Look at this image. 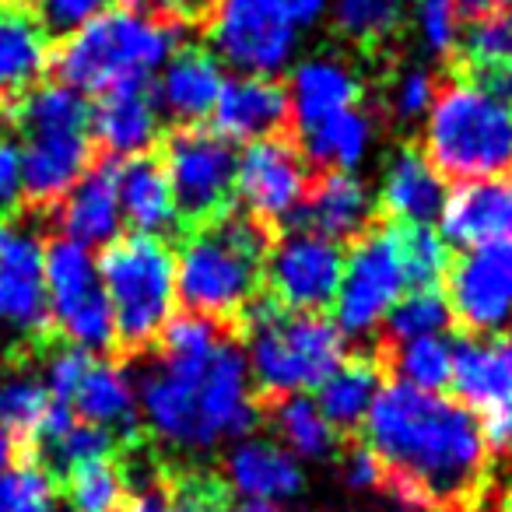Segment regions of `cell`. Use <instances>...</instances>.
<instances>
[{
    "label": "cell",
    "mask_w": 512,
    "mask_h": 512,
    "mask_svg": "<svg viewBox=\"0 0 512 512\" xmlns=\"http://www.w3.org/2000/svg\"><path fill=\"white\" fill-rule=\"evenodd\" d=\"M453 323L449 313L446 292L439 288H414L404 292V299L393 306V313L386 316V334L390 344H407V341H421V337H442Z\"/></svg>",
    "instance_id": "cell-35"
},
{
    "label": "cell",
    "mask_w": 512,
    "mask_h": 512,
    "mask_svg": "<svg viewBox=\"0 0 512 512\" xmlns=\"http://www.w3.org/2000/svg\"><path fill=\"white\" fill-rule=\"evenodd\" d=\"M60 239H71L85 249H106L120 239L123 214L116 190V162H92V169L60 197L57 204Z\"/></svg>",
    "instance_id": "cell-19"
},
{
    "label": "cell",
    "mask_w": 512,
    "mask_h": 512,
    "mask_svg": "<svg viewBox=\"0 0 512 512\" xmlns=\"http://www.w3.org/2000/svg\"><path fill=\"white\" fill-rule=\"evenodd\" d=\"M92 358H95L92 351L71 348V344L50 351V358H46V365H43V383L53 404H64V407L71 404L74 390H78L81 376H85V369L92 365Z\"/></svg>",
    "instance_id": "cell-45"
},
{
    "label": "cell",
    "mask_w": 512,
    "mask_h": 512,
    "mask_svg": "<svg viewBox=\"0 0 512 512\" xmlns=\"http://www.w3.org/2000/svg\"><path fill=\"white\" fill-rule=\"evenodd\" d=\"M99 281L113 309L116 341L144 351L162 337L176 306V260L162 239L120 235L99 256Z\"/></svg>",
    "instance_id": "cell-8"
},
{
    "label": "cell",
    "mask_w": 512,
    "mask_h": 512,
    "mask_svg": "<svg viewBox=\"0 0 512 512\" xmlns=\"http://www.w3.org/2000/svg\"><path fill=\"white\" fill-rule=\"evenodd\" d=\"M225 484L242 502H288L302 491L306 474L288 449L271 439H239L225 456Z\"/></svg>",
    "instance_id": "cell-24"
},
{
    "label": "cell",
    "mask_w": 512,
    "mask_h": 512,
    "mask_svg": "<svg viewBox=\"0 0 512 512\" xmlns=\"http://www.w3.org/2000/svg\"><path fill=\"white\" fill-rule=\"evenodd\" d=\"M242 320L249 379L267 397H306L344 362V334L330 316L253 302Z\"/></svg>",
    "instance_id": "cell-6"
},
{
    "label": "cell",
    "mask_w": 512,
    "mask_h": 512,
    "mask_svg": "<svg viewBox=\"0 0 512 512\" xmlns=\"http://www.w3.org/2000/svg\"><path fill=\"white\" fill-rule=\"evenodd\" d=\"M460 46L474 64L470 71L512 64V18L498 8L481 18H470V29L467 36H460Z\"/></svg>",
    "instance_id": "cell-40"
},
{
    "label": "cell",
    "mask_w": 512,
    "mask_h": 512,
    "mask_svg": "<svg viewBox=\"0 0 512 512\" xmlns=\"http://www.w3.org/2000/svg\"><path fill=\"white\" fill-rule=\"evenodd\" d=\"M267 228L246 214H221L200 225L179 246L176 260V299L186 313L211 323L235 320L256 302L264 281Z\"/></svg>",
    "instance_id": "cell-3"
},
{
    "label": "cell",
    "mask_w": 512,
    "mask_h": 512,
    "mask_svg": "<svg viewBox=\"0 0 512 512\" xmlns=\"http://www.w3.org/2000/svg\"><path fill=\"white\" fill-rule=\"evenodd\" d=\"M288 123V92L278 78H260V74H239L225 78L218 95V106L211 113V130L225 137L228 144L264 141L278 137Z\"/></svg>",
    "instance_id": "cell-20"
},
{
    "label": "cell",
    "mask_w": 512,
    "mask_h": 512,
    "mask_svg": "<svg viewBox=\"0 0 512 512\" xmlns=\"http://www.w3.org/2000/svg\"><path fill=\"white\" fill-rule=\"evenodd\" d=\"M327 0H218L211 43L221 64L239 74L278 78L299 50V32L313 29Z\"/></svg>",
    "instance_id": "cell-9"
},
{
    "label": "cell",
    "mask_w": 512,
    "mask_h": 512,
    "mask_svg": "<svg viewBox=\"0 0 512 512\" xmlns=\"http://www.w3.org/2000/svg\"><path fill=\"white\" fill-rule=\"evenodd\" d=\"M400 256V228H365L344 256L341 288L334 295V323L348 337H369L386 323L407 292Z\"/></svg>",
    "instance_id": "cell-10"
},
{
    "label": "cell",
    "mask_w": 512,
    "mask_h": 512,
    "mask_svg": "<svg viewBox=\"0 0 512 512\" xmlns=\"http://www.w3.org/2000/svg\"><path fill=\"white\" fill-rule=\"evenodd\" d=\"M15 453H18V439L8 432V428L0 425V474H4V470L15 463Z\"/></svg>",
    "instance_id": "cell-52"
},
{
    "label": "cell",
    "mask_w": 512,
    "mask_h": 512,
    "mask_svg": "<svg viewBox=\"0 0 512 512\" xmlns=\"http://www.w3.org/2000/svg\"><path fill=\"white\" fill-rule=\"evenodd\" d=\"M453 351L456 344L442 337H421V341L393 344L390 369L397 372V383L421 393H442L453 383Z\"/></svg>",
    "instance_id": "cell-33"
},
{
    "label": "cell",
    "mask_w": 512,
    "mask_h": 512,
    "mask_svg": "<svg viewBox=\"0 0 512 512\" xmlns=\"http://www.w3.org/2000/svg\"><path fill=\"white\" fill-rule=\"evenodd\" d=\"M179 29L162 15L134 8H109L78 32L64 36L53 67L64 85L81 95H106L116 88H148V81L176 53Z\"/></svg>",
    "instance_id": "cell-4"
},
{
    "label": "cell",
    "mask_w": 512,
    "mask_h": 512,
    "mask_svg": "<svg viewBox=\"0 0 512 512\" xmlns=\"http://www.w3.org/2000/svg\"><path fill=\"white\" fill-rule=\"evenodd\" d=\"M502 512H512V495L505 498V505H502Z\"/></svg>",
    "instance_id": "cell-57"
},
{
    "label": "cell",
    "mask_w": 512,
    "mask_h": 512,
    "mask_svg": "<svg viewBox=\"0 0 512 512\" xmlns=\"http://www.w3.org/2000/svg\"><path fill=\"white\" fill-rule=\"evenodd\" d=\"M285 92H288V116H292L302 134V130L316 127V123L330 120V116L358 109L362 78L341 57L320 53V57H306L292 67V78H288Z\"/></svg>",
    "instance_id": "cell-23"
},
{
    "label": "cell",
    "mask_w": 512,
    "mask_h": 512,
    "mask_svg": "<svg viewBox=\"0 0 512 512\" xmlns=\"http://www.w3.org/2000/svg\"><path fill=\"white\" fill-rule=\"evenodd\" d=\"M372 211L376 204H372V190L365 186V179H358L355 172H323L309 186L295 218H299V228L341 246L344 239H355L369 228Z\"/></svg>",
    "instance_id": "cell-25"
},
{
    "label": "cell",
    "mask_w": 512,
    "mask_h": 512,
    "mask_svg": "<svg viewBox=\"0 0 512 512\" xmlns=\"http://www.w3.org/2000/svg\"><path fill=\"white\" fill-rule=\"evenodd\" d=\"M414 32L428 57H453L460 46V11L456 0H414Z\"/></svg>",
    "instance_id": "cell-42"
},
{
    "label": "cell",
    "mask_w": 512,
    "mask_h": 512,
    "mask_svg": "<svg viewBox=\"0 0 512 512\" xmlns=\"http://www.w3.org/2000/svg\"><path fill=\"white\" fill-rule=\"evenodd\" d=\"M18 127L25 137L18 144L25 197L36 204H60V197L92 169L85 95L64 81L32 88L18 106Z\"/></svg>",
    "instance_id": "cell-7"
},
{
    "label": "cell",
    "mask_w": 512,
    "mask_h": 512,
    "mask_svg": "<svg viewBox=\"0 0 512 512\" xmlns=\"http://www.w3.org/2000/svg\"><path fill=\"white\" fill-rule=\"evenodd\" d=\"M172 512H228V488L225 481L211 474H179L172 484H165Z\"/></svg>",
    "instance_id": "cell-44"
},
{
    "label": "cell",
    "mask_w": 512,
    "mask_h": 512,
    "mask_svg": "<svg viewBox=\"0 0 512 512\" xmlns=\"http://www.w3.org/2000/svg\"><path fill=\"white\" fill-rule=\"evenodd\" d=\"M116 190H120L123 225L134 228V235L162 239L179 225L176 197H172L169 176L158 158L141 155L116 162Z\"/></svg>",
    "instance_id": "cell-28"
},
{
    "label": "cell",
    "mask_w": 512,
    "mask_h": 512,
    "mask_svg": "<svg viewBox=\"0 0 512 512\" xmlns=\"http://www.w3.org/2000/svg\"><path fill=\"white\" fill-rule=\"evenodd\" d=\"M50 393H46L43 376L29 369H8L0 372V425L11 435H36L50 411Z\"/></svg>",
    "instance_id": "cell-34"
},
{
    "label": "cell",
    "mask_w": 512,
    "mask_h": 512,
    "mask_svg": "<svg viewBox=\"0 0 512 512\" xmlns=\"http://www.w3.org/2000/svg\"><path fill=\"white\" fill-rule=\"evenodd\" d=\"M379 390H383L379 365H372L369 358H355V362L344 358V362L320 383V390H316V407H320L323 418L334 425L337 435L355 432V428L365 425Z\"/></svg>",
    "instance_id": "cell-31"
},
{
    "label": "cell",
    "mask_w": 512,
    "mask_h": 512,
    "mask_svg": "<svg viewBox=\"0 0 512 512\" xmlns=\"http://www.w3.org/2000/svg\"><path fill=\"white\" fill-rule=\"evenodd\" d=\"M67 407H71L78 421L106 428L113 435H127L141 421V414H137V383L130 379V372L123 365L99 355L85 369Z\"/></svg>",
    "instance_id": "cell-29"
},
{
    "label": "cell",
    "mask_w": 512,
    "mask_h": 512,
    "mask_svg": "<svg viewBox=\"0 0 512 512\" xmlns=\"http://www.w3.org/2000/svg\"><path fill=\"white\" fill-rule=\"evenodd\" d=\"M439 225L442 239L449 246H460L463 253L484 246H512V172L460 183L453 193H446Z\"/></svg>",
    "instance_id": "cell-18"
},
{
    "label": "cell",
    "mask_w": 512,
    "mask_h": 512,
    "mask_svg": "<svg viewBox=\"0 0 512 512\" xmlns=\"http://www.w3.org/2000/svg\"><path fill=\"white\" fill-rule=\"evenodd\" d=\"M344 481L355 491L379 488V484H383V463L376 460V453H372L369 446L348 449V456H344Z\"/></svg>",
    "instance_id": "cell-48"
},
{
    "label": "cell",
    "mask_w": 512,
    "mask_h": 512,
    "mask_svg": "<svg viewBox=\"0 0 512 512\" xmlns=\"http://www.w3.org/2000/svg\"><path fill=\"white\" fill-rule=\"evenodd\" d=\"M442 179L474 183L512 172V106L474 78L439 85L425 116V151Z\"/></svg>",
    "instance_id": "cell-5"
},
{
    "label": "cell",
    "mask_w": 512,
    "mask_h": 512,
    "mask_svg": "<svg viewBox=\"0 0 512 512\" xmlns=\"http://www.w3.org/2000/svg\"><path fill=\"white\" fill-rule=\"evenodd\" d=\"M46 302L50 323L71 348L109 351L116 344V323L99 281V256L71 239L46 242Z\"/></svg>",
    "instance_id": "cell-11"
},
{
    "label": "cell",
    "mask_w": 512,
    "mask_h": 512,
    "mask_svg": "<svg viewBox=\"0 0 512 512\" xmlns=\"http://www.w3.org/2000/svg\"><path fill=\"white\" fill-rule=\"evenodd\" d=\"M67 505L71 512H123L127 477L113 460H99L67 474Z\"/></svg>",
    "instance_id": "cell-36"
},
{
    "label": "cell",
    "mask_w": 512,
    "mask_h": 512,
    "mask_svg": "<svg viewBox=\"0 0 512 512\" xmlns=\"http://www.w3.org/2000/svg\"><path fill=\"white\" fill-rule=\"evenodd\" d=\"M137 414L151 435L190 453H204L225 439H249L260 411L242 348L221 341L200 362L158 358L137 386Z\"/></svg>",
    "instance_id": "cell-2"
},
{
    "label": "cell",
    "mask_w": 512,
    "mask_h": 512,
    "mask_svg": "<svg viewBox=\"0 0 512 512\" xmlns=\"http://www.w3.org/2000/svg\"><path fill=\"white\" fill-rule=\"evenodd\" d=\"M228 512H281L278 505H267V502H242V505H235V509H228Z\"/></svg>",
    "instance_id": "cell-53"
},
{
    "label": "cell",
    "mask_w": 512,
    "mask_h": 512,
    "mask_svg": "<svg viewBox=\"0 0 512 512\" xmlns=\"http://www.w3.org/2000/svg\"><path fill=\"white\" fill-rule=\"evenodd\" d=\"M88 134L109 158H141L162 137V113L148 88H116L88 106Z\"/></svg>",
    "instance_id": "cell-22"
},
{
    "label": "cell",
    "mask_w": 512,
    "mask_h": 512,
    "mask_svg": "<svg viewBox=\"0 0 512 512\" xmlns=\"http://www.w3.org/2000/svg\"><path fill=\"white\" fill-rule=\"evenodd\" d=\"M221 88H225L221 60L214 53L190 46V50H176L165 60L151 99H155L158 113L176 120L179 127H200L204 120H211Z\"/></svg>",
    "instance_id": "cell-21"
},
{
    "label": "cell",
    "mask_w": 512,
    "mask_h": 512,
    "mask_svg": "<svg viewBox=\"0 0 512 512\" xmlns=\"http://www.w3.org/2000/svg\"><path fill=\"white\" fill-rule=\"evenodd\" d=\"M498 4H502V11H505V15L512 18V0H498Z\"/></svg>",
    "instance_id": "cell-56"
},
{
    "label": "cell",
    "mask_w": 512,
    "mask_h": 512,
    "mask_svg": "<svg viewBox=\"0 0 512 512\" xmlns=\"http://www.w3.org/2000/svg\"><path fill=\"white\" fill-rule=\"evenodd\" d=\"M404 11L407 0H334V25L355 43H386Z\"/></svg>",
    "instance_id": "cell-37"
},
{
    "label": "cell",
    "mask_w": 512,
    "mask_h": 512,
    "mask_svg": "<svg viewBox=\"0 0 512 512\" xmlns=\"http://www.w3.org/2000/svg\"><path fill=\"white\" fill-rule=\"evenodd\" d=\"M116 0H39V22L46 25V32H60V36H71L81 25H88L92 18L106 15Z\"/></svg>",
    "instance_id": "cell-46"
},
{
    "label": "cell",
    "mask_w": 512,
    "mask_h": 512,
    "mask_svg": "<svg viewBox=\"0 0 512 512\" xmlns=\"http://www.w3.org/2000/svg\"><path fill=\"white\" fill-rule=\"evenodd\" d=\"M123 512H172V505L162 484H148V488H141L134 498H127Z\"/></svg>",
    "instance_id": "cell-50"
},
{
    "label": "cell",
    "mask_w": 512,
    "mask_h": 512,
    "mask_svg": "<svg viewBox=\"0 0 512 512\" xmlns=\"http://www.w3.org/2000/svg\"><path fill=\"white\" fill-rule=\"evenodd\" d=\"M29 0H0V8H25Z\"/></svg>",
    "instance_id": "cell-55"
},
{
    "label": "cell",
    "mask_w": 512,
    "mask_h": 512,
    "mask_svg": "<svg viewBox=\"0 0 512 512\" xmlns=\"http://www.w3.org/2000/svg\"><path fill=\"white\" fill-rule=\"evenodd\" d=\"M271 428L278 435V446L288 449L295 460H327L337 453L334 425L309 397H281L271 411Z\"/></svg>",
    "instance_id": "cell-32"
},
{
    "label": "cell",
    "mask_w": 512,
    "mask_h": 512,
    "mask_svg": "<svg viewBox=\"0 0 512 512\" xmlns=\"http://www.w3.org/2000/svg\"><path fill=\"white\" fill-rule=\"evenodd\" d=\"M53 67L46 25L25 8H0V99H25Z\"/></svg>",
    "instance_id": "cell-26"
},
{
    "label": "cell",
    "mask_w": 512,
    "mask_h": 512,
    "mask_svg": "<svg viewBox=\"0 0 512 512\" xmlns=\"http://www.w3.org/2000/svg\"><path fill=\"white\" fill-rule=\"evenodd\" d=\"M57 484L39 463H11L0 474V512H53Z\"/></svg>",
    "instance_id": "cell-39"
},
{
    "label": "cell",
    "mask_w": 512,
    "mask_h": 512,
    "mask_svg": "<svg viewBox=\"0 0 512 512\" xmlns=\"http://www.w3.org/2000/svg\"><path fill=\"white\" fill-rule=\"evenodd\" d=\"M460 404L477 418L488 449H512V337H467L453 351Z\"/></svg>",
    "instance_id": "cell-13"
},
{
    "label": "cell",
    "mask_w": 512,
    "mask_h": 512,
    "mask_svg": "<svg viewBox=\"0 0 512 512\" xmlns=\"http://www.w3.org/2000/svg\"><path fill=\"white\" fill-rule=\"evenodd\" d=\"M235 193L256 225H278L299 214L309 193V169L302 151L285 137L246 144L235 162Z\"/></svg>",
    "instance_id": "cell-16"
},
{
    "label": "cell",
    "mask_w": 512,
    "mask_h": 512,
    "mask_svg": "<svg viewBox=\"0 0 512 512\" xmlns=\"http://www.w3.org/2000/svg\"><path fill=\"white\" fill-rule=\"evenodd\" d=\"M379 200L393 221L407 228H421L439 221L442 204H446V183L418 148H400L393 151L383 169Z\"/></svg>",
    "instance_id": "cell-27"
},
{
    "label": "cell",
    "mask_w": 512,
    "mask_h": 512,
    "mask_svg": "<svg viewBox=\"0 0 512 512\" xmlns=\"http://www.w3.org/2000/svg\"><path fill=\"white\" fill-rule=\"evenodd\" d=\"M446 302L456 323L474 337L502 334L512 320V246H484L449 267Z\"/></svg>",
    "instance_id": "cell-17"
},
{
    "label": "cell",
    "mask_w": 512,
    "mask_h": 512,
    "mask_svg": "<svg viewBox=\"0 0 512 512\" xmlns=\"http://www.w3.org/2000/svg\"><path fill=\"white\" fill-rule=\"evenodd\" d=\"M474 81H481L488 92H495L502 102L512 106V64H502V67H481V71L470 74Z\"/></svg>",
    "instance_id": "cell-49"
},
{
    "label": "cell",
    "mask_w": 512,
    "mask_h": 512,
    "mask_svg": "<svg viewBox=\"0 0 512 512\" xmlns=\"http://www.w3.org/2000/svg\"><path fill=\"white\" fill-rule=\"evenodd\" d=\"M362 428L397 502L428 512L467 509L481 491L488 446L460 400L386 383Z\"/></svg>",
    "instance_id": "cell-1"
},
{
    "label": "cell",
    "mask_w": 512,
    "mask_h": 512,
    "mask_svg": "<svg viewBox=\"0 0 512 512\" xmlns=\"http://www.w3.org/2000/svg\"><path fill=\"white\" fill-rule=\"evenodd\" d=\"M341 274L344 249L306 228H292L267 249L264 278L271 285V302L292 313H320L334 306Z\"/></svg>",
    "instance_id": "cell-14"
},
{
    "label": "cell",
    "mask_w": 512,
    "mask_h": 512,
    "mask_svg": "<svg viewBox=\"0 0 512 512\" xmlns=\"http://www.w3.org/2000/svg\"><path fill=\"white\" fill-rule=\"evenodd\" d=\"M435 92H439V81L428 67H407L400 71V78L390 85V113L397 123H418L428 116L435 102Z\"/></svg>",
    "instance_id": "cell-43"
},
{
    "label": "cell",
    "mask_w": 512,
    "mask_h": 512,
    "mask_svg": "<svg viewBox=\"0 0 512 512\" xmlns=\"http://www.w3.org/2000/svg\"><path fill=\"white\" fill-rule=\"evenodd\" d=\"M239 151L207 127H179L165 144L162 169L169 176L179 218L193 225L221 218L235 197Z\"/></svg>",
    "instance_id": "cell-12"
},
{
    "label": "cell",
    "mask_w": 512,
    "mask_h": 512,
    "mask_svg": "<svg viewBox=\"0 0 512 512\" xmlns=\"http://www.w3.org/2000/svg\"><path fill=\"white\" fill-rule=\"evenodd\" d=\"M400 256H404L407 285L414 288H435L449 274V242L435 232L432 225L404 228L400 232Z\"/></svg>",
    "instance_id": "cell-38"
},
{
    "label": "cell",
    "mask_w": 512,
    "mask_h": 512,
    "mask_svg": "<svg viewBox=\"0 0 512 512\" xmlns=\"http://www.w3.org/2000/svg\"><path fill=\"white\" fill-rule=\"evenodd\" d=\"M372 141H376L372 116L365 109H348L302 130V158L323 172H355L369 158Z\"/></svg>",
    "instance_id": "cell-30"
},
{
    "label": "cell",
    "mask_w": 512,
    "mask_h": 512,
    "mask_svg": "<svg viewBox=\"0 0 512 512\" xmlns=\"http://www.w3.org/2000/svg\"><path fill=\"white\" fill-rule=\"evenodd\" d=\"M46 327V242L29 225L0 218V334L32 341Z\"/></svg>",
    "instance_id": "cell-15"
},
{
    "label": "cell",
    "mask_w": 512,
    "mask_h": 512,
    "mask_svg": "<svg viewBox=\"0 0 512 512\" xmlns=\"http://www.w3.org/2000/svg\"><path fill=\"white\" fill-rule=\"evenodd\" d=\"M498 8V0H456V11H460V18H481L488 15V11Z\"/></svg>",
    "instance_id": "cell-51"
},
{
    "label": "cell",
    "mask_w": 512,
    "mask_h": 512,
    "mask_svg": "<svg viewBox=\"0 0 512 512\" xmlns=\"http://www.w3.org/2000/svg\"><path fill=\"white\" fill-rule=\"evenodd\" d=\"M25 200V172H22V148L11 137H0V218L18 211Z\"/></svg>",
    "instance_id": "cell-47"
},
{
    "label": "cell",
    "mask_w": 512,
    "mask_h": 512,
    "mask_svg": "<svg viewBox=\"0 0 512 512\" xmlns=\"http://www.w3.org/2000/svg\"><path fill=\"white\" fill-rule=\"evenodd\" d=\"M390 512H428V509H418V505H407V502H400L397 509H390Z\"/></svg>",
    "instance_id": "cell-54"
},
{
    "label": "cell",
    "mask_w": 512,
    "mask_h": 512,
    "mask_svg": "<svg viewBox=\"0 0 512 512\" xmlns=\"http://www.w3.org/2000/svg\"><path fill=\"white\" fill-rule=\"evenodd\" d=\"M113 446H116V435L106 432V428H95L85 425V421H74L67 432H60L50 446H43L46 453L53 456L64 474L78 467H88V463H99V460H113Z\"/></svg>",
    "instance_id": "cell-41"
}]
</instances>
